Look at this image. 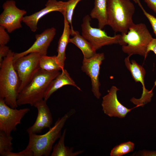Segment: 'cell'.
<instances>
[{
  "label": "cell",
  "mask_w": 156,
  "mask_h": 156,
  "mask_svg": "<svg viewBox=\"0 0 156 156\" xmlns=\"http://www.w3.org/2000/svg\"><path fill=\"white\" fill-rule=\"evenodd\" d=\"M75 112L74 109H72L61 118H58L54 125L44 134H28L29 142L25 149L32 153L34 156L51 155L53 145L60 137L62 130L66 122Z\"/></svg>",
  "instance_id": "1"
},
{
  "label": "cell",
  "mask_w": 156,
  "mask_h": 156,
  "mask_svg": "<svg viewBox=\"0 0 156 156\" xmlns=\"http://www.w3.org/2000/svg\"><path fill=\"white\" fill-rule=\"evenodd\" d=\"M14 53L10 50L0 64V98L10 107L16 108L21 82L13 66Z\"/></svg>",
  "instance_id": "2"
},
{
  "label": "cell",
  "mask_w": 156,
  "mask_h": 156,
  "mask_svg": "<svg viewBox=\"0 0 156 156\" xmlns=\"http://www.w3.org/2000/svg\"><path fill=\"white\" fill-rule=\"evenodd\" d=\"M153 38L146 25L134 24L126 33L121 34L118 44L128 55H139L146 57L148 46Z\"/></svg>",
  "instance_id": "3"
},
{
  "label": "cell",
  "mask_w": 156,
  "mask_h": 156,
  "mask_svg": "<svg viewBox=\"0 0 156 156\" xmlns=\"http://www.w3.org/2000/svg\"><path fill=\"white\" fill-rule=\"evenodd\" d=\"M60 73L59 70L48 71L40 69L19 93L17 101L18 106L29 104L34 106L36 103L44 99L50 83Z\"/></svg>",
  "instance_id": "4"
},
{
  "label": "cell",
  "mask_w": 156,
  "mask_h": 156,
  "mask_svg": "<svg viewBox=\"0 0 156 156\" xmlns=\"http://www.w3.org/2000/svg\"><path fill=\"white\" fill-rule=\"evenodd\" d=\"M135 9L130 0H108L107 25L115 32L126 33L134 24L133 17Z\"/></svg>",
  "instance_id": "5"
},
{
  "label": "cell",
  "mask_w": 156,
  "mask_h": 156,
  "mask_svg": "<svg viewBox=\"0 0 156 156\" xmlns=\"http://www.w3.org/2000/svg\"><path fill=\"white\" fill-rule=\"evenodd\" d=\"M41 56L38 53L32 52L20 57L14 62V68L21 82L18 93L30 82L40 69Z\"/></svg>",
  "instance_id": "6"
},
{
  "label": "cell",
  "mask_w": 156,
  "mask_h": 156,
  "mask_svg": "<svg viewBox=\"0 0 156 156\" xmlns=\"http://www.w3.org/2000/svg\"><path fill=\"white\" fill-rule=\"evenodd\" d=\"M91 21V18L88 15L83 18L81 25V35L92 44L96 51L105 46L118 44L121 34L109 36L102 29L92 27Z\"/></svg>",
  "instance_id": "7"
},
{
  "label": "cell",
  "mask_w": 156,
  "mask_h": 156,
  "mask_svg": "<svg viewBox=\"0 0 156 156\" xmlns=\"http://www.w3.org/2000/svg\"><path fill=\"white\" fill-rule=\"evenodd\" d=\"M29 111L28 108L19 109L12 108L0 98V131L10 134L16 130V126L21 123L22 118Z\"/></svg>",
  "instance_id": "8"
},
{
  "label": "cell",
  "mask_w": 156,
  "mask_h": 156,
  "mask_svg": "<svg viewBox=\"0 0 156 156\" xmlns=\"http://www.w3.org/2000/svg\"><path fill=\"white\" fill-rule=\"evenodd\" d=\"M2 8L3 11L0 15V25L9 33L21 27V23L27 12L17 8L14 0L6 1L3 4Z\"/></svg>",
  "instance_id": "9"
},
{
  "label": "cell",
  "mask_w": 156,
  "mask_h": 156,
  "mask_svg": "<svg viewBox=\"0 0 156 156\" xmlns=\"http://www.w3.org/2000/svg\"><path fill=\"white\" fill-rule=\"evenodd\" d=\"M131 55H128L124 60L125 65L136 82H140L142 86V92L140 98L136 99L134 97L131 99V102L135 105L139 106L144 105L151 102L153 95L152 90H149L146 89L144 85V78L146 71L144 68L138 64L135 60L130 61Z\"/></svg>",
  "instance_id": "10"
},
{
  "label": "cell",
  "mask_w": 156,
  "mask_h": 156,
  "mask_svg": "<svg viewBox=\"0 0 156 156\" xmlns=\"http://www.w3.org/2000/svg\"><path fill=\"white\" fill-rule=\"evenodd\" d=\"M105 59L103 53H96L88 58H83L81 69L90 78L92 91L94 96L100 99L101 94L99 91L101 84L99 81L100 66Z\"/></svg>",
  "instance_id": "11"
},
{
  "label": "cell",
  "mask_w": 156,
  "mask_h": 156,
  "mask_svg": "<svg viewBox=\"0 0 156 156\" xmlns=\"http://www.w3.org/2000/svg\"><path fill=\"white\" fill-rule=\"evenodd\" d=\"M119 89L112 86L107 94L103 96L101 103L104 113L110 117L123 118L134 108L129 109L123 105L118 101L117 93Z\"/></svg>",
  "instance_id": "12"
},
{
  "label": "cell",
  "mask_w": 156,
  "mask_h": 156,
  "mask_svg": "<svg viewBox=\"0 0 156 156\" xmlns=\"http://www.w3.org/2000/svg\"><path fill=\"white\" fill-rule=\"evenodd\" d=\"M55 29L52 27L47 29L40 34L35 35L36 40L32 45L25 51L14 53L13 62L18 58L32 52H37L41 56L47 55L48 49L56 34Z\"/></svg>",
  "instance_id": "13"
},
{
  "label": "cell",
  "mask_w": 156,
  "mask_h": 156,
  "mask_svg": "<svg viewBox=\"0 0 156 156\" xmlns=\"http://www.w3.org/2000/svg\"><path fill=\"white\" fill-rule=\"evenodd\" d=\"M67 4V1L48 0L45 8L31 15L24 16L22 22L30 28L32 31L35 32L38 29V23L41 18L53 12H59L63 14L65 12Z\"/></svg>",
  "instance_id": "14"
},
{
  "label": "cell",
  "mask_w": 156,
  "mask_h": 156,
  "mask_svg": "<svg viewBox=\"0 0 156 156\" xmlns=\"http://www.w3.org/2000/svg\"><path fill=\"white\" fill-rule=\"evenodd\" d=\"M47 101L43 99L34 104V106L37 109L38 114L34 123L27 130L28 134L40 133L46 128L51 127L53 118Z\"/></svg>",
  "instance_id": "15"
},
{
  "label": "cell",
  "mask_w": 156,
  "mask_h": 156,
  "mask_svg": "<svg viewBox=\"0 0 156 156\" xmlns=\"http://www.w3.org/2000/svg\"><path fill=\"white\" fill-rule=\"evenodd\" d=\"M68 85L73 86L81 90L71 77L67 70L64 69L50 83L45 92L44 99L47 100L54 92L63 86Z\"/></svg>",
  "instance_id": "16"
},
{
  "label": "cell",
  "mask_w": 156,
  "mask_h": 156,
  "mask_svg": "<svg viewBox=\"0 0 156 156\" xmlns=\"http://www.w3.org/2000/svg\"><path fill=\"white\" fill-rule=\"evenodd\" d=\"M64 18V27L63 33L60 37L58 43L56 56L57 62L62 69H64V62L66 59L65 51L67 44L69 43L70 36V28L69 23L66 17Z\"/></svg>",
  "instance_id": "17"
},
{
  "label": "cell",
  "mask_w": 156,
  "mask_h": 156,
  "mask_svg": "<svg viewBox=\"0 0 156 156\" xmlns=\"http://www.w3.org/2000/svg\"><path fill=\"white\" fill-rule=\"evenodd\" d=\"M70 35L73 37L70 38L69 43L74 44L81 50L83 58H89L96 53L92 44L81 35L78 31L70 30Z\"/></svg>",
  "instance_id": "18"
},
{
  "label": "cell",
  "mask_w": 156,
  "mask_h": 156,
  "mask_svg": "<svg viewBox=\"0 0 156 156\" xmlns=\"http://www.w3.org/2000/svg\"><path fill=\"white\" fill-rule=\"evenodd\" d=\"M108 0H94V5L90 16L98 21L99 28L103 29L107 23V3Z\"/></svg>",
  "instance_id": "19"
},
{
  "label": "cell",
  "mask_w": 156,
  "mask_h": 156,
  "mask_svg": "<svg viewBox=\"0 0 156 156\" xmlns=\"http://www.w3.org/2000/svg\"><path fill=\"white\" fill-rule=\"evenodd\" d=\"M66 129H65L62 133L57 144L53 147L51 156H76L84 152L80 150L74 152V148L66 146L64 140Z\"/></svg>",
  "instance_id": "20"
},
{
  "label": "cell",
  "mask_w": 156,
  "mask_h": 156,
  "mask_svg": "<svg viewBox=\"0 0 156 156\" xmlns=\"http://www.w3.org/2000/svg\"><path fill=\"white\" fill-rule=\"evenodd\" d=\"M13 138L10 134L0 131V155L9 156L12 152V140Z\"/></svg>",
  "instance_id": "21"
},
{
  "label": "cell",
  "mask_w": 156,
  "mask_h": 156,
  "mask_svg": "<svg viewBox=\"0 0 156 156\" xmlns=\"http://www.w3.org/2000/svg\"><path fill=\"white\" fill-rule=\"evenodd\" d=\"M40 69L48 71L62 70L57 60L56 56H41L40 60Z\"/></svg>",
  "instance_id": "22"
},
{
  "label": "cell",
  "mask_w": 156,
  "mask_h": 156,
  "mask_svg": "<svg viewBox=\"0 0 156 156\" xmlns=\"http://www.w3.org/2000/svg\"><path fill=\"white\" fill-rule=\"evenodd\" d=\"M134 144L130 141L120 144L117 145L111 150L110 155L111 156H120L132 152L134 148Z\"/></svg>",
  "instance_id": "23"
},
{
  "label": "cell",
  "mask_w": 156,
  "mask_h": 156,
  "mask_svg": "<svg viewBox=\"0 0 156 156\" xmlns=\"http://www.w3.org/2000/svg\"><path fill=\"white\" fill-rule=\"evenodd\" d=\"M83 0H69L67 1L65 12L63 14L68 22L71 25V29L73 30L72 25V19L74 11L78 3Z\"/></svg>",
  "instance_id": "24"
},
{
  "label": "cell",
  "mask_w": 156,
  "mask_h": 156,
  "mask_svg": "<svg viewBox=\"0 0 156 156\" xmlns=\"http://www.w3.org/2000/svg\"><path fill=\"white\" fill-rule=\"evenodd\" d=\"M144 14L149 21L156 37V18L153 15L147 12L141 4L139 5Z\"/></svg>",
  "instance_id": "25"
},
{
  "label": "cell",
  "mask_w": 156,
  "mask_h": 156,
  "mask_svg": "<svg viewBox=\"0 0 156 156\" xmlns=\"http://www.w3.org/2000/svg\"><path fill=\"white\" fill-rule=\"evenodd\" d=\"M5 28L0 25V45H6L9 41L10 37Z\"/></svg>",
  "instance_id": "26"
},
{
  "label": "cell",
  "mask_w": 156,
  "mask_h": 156,
  "mask_svg": "<svg viewBox=\"0 0 156 156\" xmlns=\"http://www.w3.org/2000/svg\"><path fill=\"white\" fill-rule=\"evenodd\" d=\"M10 51L9 47L6 45H0V64L3 58L8 55Z\"/></svg>",
  "instance_id": "27"
},
{
  "label": "cell",
  "mask_w": 156,
  "mask_h": 156,
  "mask_svg": "<svg viewBox=\"0 0 156 156\" xmlns=\"http://www.w3.org/2000/svg\"><path fill=\"white\" fill-rule=\"evenodd\" d=\"M150 51H153L156 55V38H153L150 43L147 49L148 53ZM156 86V79L154 82V86Z\"/></svg>",
  "instance_id": "28"
},
{
  "label": "cell",
  "mask_w": 156,
  "mask_h": 156,
  "mask_svg": "<svg viewBox=\"0 0 156 156\" xmlns=\"http://www.w3.org/2000/svg\"><path fill=\"white\" fill-rule=\"evenodd\" d=\"M148 7L156 14V0H144Z\"/></svg>",
  "instance_id": "29"
},
{
  "label": "cell",
  "mask_w": 156,
  "mask_h": 156,
  "mask_svg": "<svg viewBox=\"0 0 156 156\" xmlns=\"http://www.w3.org/2000/svg\"><path fill=\"white\" fill-rule=\"evenodd\" d=\"M137 155L143 156H156V151L143 150L140 151Z\"/></svg>",
  "instance_id": "30"
}]
</instances>
